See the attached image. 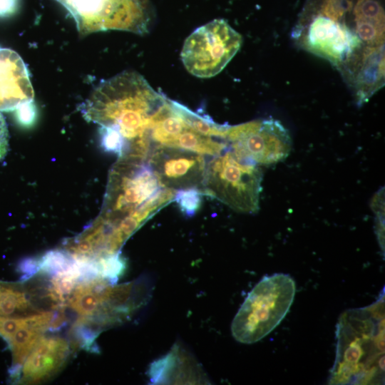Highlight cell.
Instances as JSON below:
<instances>
[{
  "label": "cell",
  "instance_id": "1",
  "mask_svg": "<svg viewBox=\"0 0 385 385\" xmlns=\"http://www.w3.org/2000/svg\"><path fill=\"white\" fill-rule=\"evenodd\" d=\"M175 193L161 185L147 157L123 155L110 171L101 212L93 223L122 247L147 220L174 200Z\"/></svg>",
  "mask_w": 385,
  "mask_h": 385
},
{
  "label": "cell",
  "instance_id": "22",
  "mask_svg": "<svg viewBox=\"0 0 385 385\" xmlns=\"http://www.w3.org/2000/svg\"><path fill=\"white\" fill-rule=\"evenodd\" d=\"M202 195L203 192L195 188L179 190L175 191L174 200L183 213L192 216L200 206Z\"/></svg>",
  "mask_w": 385,
  "mask_h": 385
},
{
  "label": "cell",
  "instance_id": "7",
  "mask_svg": "<svg viewBox=\"0 0 385 385\" xmlns=\"http://www.w3.org/2000/svg\"><path fill=\"white\" fill-rule=\"evenodd\" d=\"M73 16L81 34L120 30L148 31L147 1L142 0H58Z\"/></svg>",
  "mask_w": 385,
  "mask_h": 385
},
{
  "label": "cell",
  "instance_id": "5",
  "mask_svg": "<svg viewBox=\"0 0 385 385\" xmlns=\"http://www.w3.org/2000/svg\"><path fill=\"white\" fill-rule=\"evenodd\" d=\"M262 181L258 165L239 159L228 147L207 163L202 192L235 211L255 213L260 208Z\"/></svg>",
  "mask_w": 385,
  "mask_h": 385
},
{
  "label": "cell",
  "instance_id": "15",
  "mask_svg": "<svg viewBox=\"0 0 385 385\" xmlns=\"http://www.w3.org/2000/svg\"><path fill=\"white\" fill-rule=\"evenodd\" d=\"M41 337V332L29 327H24L19 329L7 341L13 356L12 367L9 371L11 378H19L24 361Z\"/></svg>",
  "mask_w": 385,
  "mask_h": 385
},
{
  "label": "cell",
  "instance_id": "14",
  "mask_svg": "<svg viewBox=\"0 0 385 385\" xmlns=\"http://www.w3.org/2000/svg\"><path fill=\"white\" fill-rule=\"evenodd\" d=\"M149 375L154 384L205 382L197 363L181 348L175 346L162 359L153 362Z\"/></svg>",
  "mask_w": 385,
  "mask_h": 385
},
{
  "label": "cell",
  "instance_id": "6",
  "mask_svg": "<svg viewBox=\"0 0 385 385\" xmlns=\"http://www.w3.org/2000/svg\"><path fill=\"white\" fill-rule=\"evenodd\" d=\"M242 36L224 19H214L185 40L181 60L192 75L211 78L223 70L241 47Z\"/></svg>",
  "mask_w": 385,
  "mask_h": 385
},
{
  "label": "cell",
  "instance_id": "19",
  "mask_svg": "<svg viewBox=\"0 0 385 385\" xmlns=\"http://www.w3.org/2000/svg\"><path fill=\"white\" fill-rule=\"evenodd\" d=\"M30 307L26 294L15 286L10 285L0 297V316L12 317Z\"/></svg>",
  "mask_w": 385,
  "mask_h": 385
},
{
  "label": "cell",
  "instance_id": "4",
  "mask_svg": "<svg viewBox=\"0 0 385 385\" xmlns=\"http://www.w3.org/2000/svg\"><path fill=\"white\" fill-rule=\"evenodd\" d=\"M295 294L296 284L290 275L275 273L263 277L233 319V337L242 344H253L265 337L286 317Z\"/></svg>",
  "mask_w": 385,
  "mask_h": 385
},
{
  "label": "cell",
  "instance_id": "16",
  "mask_svg": "<svg viewBox=\"0 0 385 385\" xmlns=\"http://www.w3.org/2000/svg\"><path fill=\"white\" fill-rule=\"evenodd\" d=\"M170 103L186 123L196 131L210 137L225 140L228 125H219L210 118L200 115L176 101L170 100Z\"/></svg>",
  "mask_w": 385,
  "mask_h": 385
},
{
  "label": "cell",
  "instance_id": "11",
  "mask_svg": "<svg viewBox=\"0 0 385 385\" xmlns=\"http://www.w3.org/2000/svg\"><path fill=\"white\" fill-rule=\"evenodd\" d=\"M359 41L345 25L326 16L315 18L307 31L308 48L335 63L348 57Z\"/></svg>",
  "mask_w": 385,
  "mask_h": 385
},
{
  "label": "cell",
  "instance_id": "20",
  "mask_svg": "<svg viewBox=\"0 0 385 385\" xmlns=\"http://www.w3.org/2000/svg\"><path fill=\"white\" fill-rule=\"evenodd\" d=\"M96 259L98 277L115 283L125 269V262L119 253Z\"/></svg>",
  "mask_w": 385,
  "mask_h": 385
},
{
  "label": "cell",
  "instance_id": "3",
  "mask_svg": "<svg viewBox=\"0 0 385 385\" xmlns=\"http://www.w3.org/2000/svg\"><path fill=\"white\" fill-rule=\"evenodd\" d=\"M330 384H379L384 381V292L369 306L341 314Z\"/></svg>",
  "mask_w": 385,
  "mask_h": 385
},
{
  "label": "cell",
  "instance_id": "9",
  "mask_svg": "<svg viewBox=\"0 0 385 385\" xmlns=\"http://www.w3.org/2000/svg\"><path fill=\"white\" fill-rule=\"evenodd\" d=\"M148 138L153 148L172 147L211 156L228 148L225 140L203 135L189 126L169 99L153 118Z\"/></svg>",
  "mask_w": 385,
  "mask_h": 385
},
{
  "label": "cell",
  "instance_id": "2",
  "mask_svg": "<svg viewBox=\"0 0 385 385\" xmlns=\"http://www.w3.org/2000/svg\"><path fill=\"white\" fill-rule=\"evenodd\" d=\"M166 100L138 73L125 71L96 87L81 111L88 120L117 129L127 143L125 154L145 155L148 127Z\"/></svg>",
  "mask_w": 385,
  "mask_h": 385
},
{
  "label": "cell",
  "instance_id": "21",
  "mask_svg": "<svg viewBox=\"0 0 385 385\" xmlns=\"http://www.w3.org/2000/svg\"><path fill=\"white\" fill-rule=\"evenodd\" d=\"M99 135L101 145L105 151L117 154L118 157L125 154L127 143L117 129L110 126H101Z\"/></svg>",
  "mask_w": 385,
  "mask_h": 385
},
{
  "label": "cell",
  "instance_id": "18",
  "mask_svg": "<svg viewBox=\"0 0 385 385\" xmlns=\"http://www.w3.org/2000/svg\"><path fill=\"white\" fill-rule=\"evenodd\" d=\"M73 260V255L68 251L50 250L38 260L39 270L54 275L69 268Z\"/></svg>",
  "mask_w": 385,
  "mask_h": 385
},
{
  "label": "cell",
  "instance_id": "17",
  "mask_svg": "<svg viewBox=\"0 0 385 385\" xmlns=\"http://www.w3.org/2000/svg\"><path fill=\"white\" fill-rule=\"evenodd\" d=\"M355 21L384 28V12L375 0H359L354 9Z\"/></svg>",
  "mask_w": 385,
  "mask_h": 385
},
{
  "label": "cell",
  "instance_id": "25",
  "mask_svg": "<svg viewBox=\"0 0 385 385\" xmlns=\"http://www.w3.org/2000/svg\"><path fill=\"white\" fill-rule=\"evenodd\" d=\"M384 193L379 192L376 197H374L372 205L373 209L376 213V233L379 240V242L381 246V248L384 249Z\"/></svg>",
  "mask_w": 385,
  "mask_h": 385
},
{
  "label": "cell",
  "instance_id": "30",
  "mask_svg": "<svg viewBox=\"0 0 385 385\" xmlns=\"http://www.w3.org/2000/svg\"><path fill=\"white\" fill-rule=\"evenodd\" d=\"M142 1H148V0H142Z\"/></svg>",
  "mask_w": 385,
  "mask_h": 385
},
{
  "label": "cell",
  "instance_id": "8",
  "mask_svg": "<svg viewBox=\"0 0 385 385\" xmlns=\"http://www.w3.org/2000/svg\"><path fill=\"white\" fill-rule=\"evenodd\" d=\"M225 140L239 159L257 165L281 162L292 149L289 131L274 118L228 126Z\"/></svg>",
  "mask_w": 385,
  "mask_h": 385
},
{
  "label": "cell",
  "instance_id": "27",
  "mask_svg": "<svg viewBox=\"0 0 385 385\" xmlns=\"http://www.w3.org/2000/svg\"><path fill=\"white\" fill-rule=\"evenodd\" d=\"M19 270L23 273L22 279H27L39 270L38 261L33 258L24 259L19 263Z\"/></svg>",
  "mask_w": 385,
  "mask_h": 385
},
{
  "label": "cell",
  "instance_id": "28",
  "mask_svg": "<svg viewBox=\"0 0 385 385\" xmlns=\"http://www.w3.org/2000/svg\"><path fill=\"white\" fill-rule=\"evenodd\" d=\"M19 0H0V18L13 16L18 10Z\"/></svg>",
  "mask_w": 385,
  "mask_h": 385
},
{
  "label": "cell",
  "instance_id": "24",
  "mask_svg": "<svg viewBox=\"0 0 385 385\" xmlns=\"http://www.w3.org/2000/svg\"><path fill=\"white\" fill-rule=\"evenodd\" d=\"M28 327L27 318L0 316V336L6 342L20 329Z\"/></svg>",
  "mask_w": 385,
  "mask_h": 385
},
{
  "label": "cell",
  "instance_id": "29",
  "mask_svg": "<svg viewBox=\"0 0 385 385\" xmlns=\"http://www.w3.org/2000/svg\"><path fill=\"white\" fill-rule=\"evenodd\" d=\"M11 284L0 282V297L9 289Z\"/></svg>",
  "mask_w": 385,
  "mask_h": 385
},
{
  "label": "cell",
  "instance_id": "10",
  "mask_svg": "<svg viewBox=\"0 0 385 385\" xmlns=\"http://www.w3.org/2000/svg\"><path fill=\"white\" fill-rule=\"evenodd\" d=\"M147 160L163 187L175 191L195 188L202 192L207 165L203 155L180 148L155 146Z\"/></svg>",
  "mask_w": 385,
  "mask_h": 385
},
{
  "label": "cell",
  "instance_id": "23",
  "mask_svg": "<svg viewBox=\"0 0 385 385\" xmlns=\"http://www.w3.org/2000/svg\"><path fill=\"white\" fill-rule=\"evenodd\" d=\"M16 123L24 128L32 127L37 120V108L33 100L19 104L14 109Z\"/></svg>",
  "mask_w": 385,
  "mask_h": 385
},
{
  "label": "cell",
  "instance_id": "12",
  "mask_svg": "<svg viewBox=\"0 0 385 385\" xmlns=\"http://www.w3.org/2000/svg\"><path fill=\"white\" fill-rule=\"evenodd\" d=\"M33 98L34 89L24 61L16 51L0 47V111H13Z\"/></svg>",
  "mask_w": 385,
  "mask_h": 385
},
{
  "label": "cell",
  "instance_id": "26",
  "mask_svg": "<svg viewBox=\"0 0 385 385\" xmlns=\"http://www.w3.org/2000/svg\"><path fill=\"white\" fill-rule=\"evenodd\" d=\"M9 147V133L6 120L0 111V160L4 158Z\"/></svg>",
  "mask_w": 385,
  "mask_h": 385
},
{
  "label": "cell",
  "instance_id": "13",
  "mask_svg": "<svg viewBox=\"0 0 385 385\" xmlns=\"http://www.w3.org/2000/svg\"><path fill=\"white\" fill-rule=\"evenodd\" d=\"M69 354V346L62 338L41 337L22 366L21 380L39 382L57 372Z\"/></svg>",
  "mask_w": 385,
  "mask_h": 385
}]
</instances>
